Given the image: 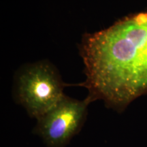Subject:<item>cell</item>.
<instances>
[{
    "mask_svg": "<svg viewBox=\"0 0 147 147\" xmlns=\"http://www.w3.org/2000/svg\"><path fill=\"white\" fill-rule=\"evenodd\" d=\"M82 55L89 102L125 108L147 92V12L86 36Z\"/></svg>",
    "mask_w": 147,
    "mask_h": 147,
    "instance_id": "6da1fadb",
    "label": "cell"
},
{
    "mask_svg": "<svg viewBox=\"0 0 147 147\" xmlns=\"http://www.w3.org/2000/svg\"><path fill=\"white\" fill-rule=\"evenodd\" d=\"M17 85L20 103L36 119L54 107L65 95L59 76L46 61L27 66L20 74Z\"/></svg>",
    "mask_w": 147,
    "mask_h": 147,
    "instance_id": "7a4b0ae2",
    "label": "cell"
},
{
    "mask_svg": "<svg viewBox=\"0 0 147 147\" xmlns=\"http://www.w3.org/2000/svg\"><path fill=\"white\" fill-rule=\"evenodd\" d=\"M89 103L87 98L80 101L64 95L54 107L37 119L36 133L49 147H64L80 131Z\"/></svg>",
    "mask_w": 147,
    "mask_h": 147,
    "instance_id": "3957f363",
    "label": "cell"
}]
</instances>
